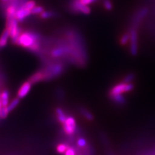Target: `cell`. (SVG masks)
<instances>
[{
  "label": "cell",
  "mask_w": 155,
  "mask_h": 155,
  "mask_svg": "<svg viewBox=\"0 0 155 155\" xmlns=\"http://www.w3.org/2000/svg\"><path fill=\"white\" fill-rule=\"evenodd\" d=\"M40 36L37 33L31 31L21 32L16 41V44L30 51L37 52L40 48Z\"/></svg>",
  "instance_id": "1"
},
{
  "label": "cell",
  "mask_w": 155,
  "mask_h": 155,
  "mask_svg": "<svg viewBox=\"0 0 155 155\" xmlns=\"http://www.w3.org/2000/svg\"><path fill=\"white\" fill-rule=\"evenodd\" d=\"M43 71L44 72L45 80H50L61 73L63 71V67L60 64H54L48 66Z\"/></svg>",
  "instance_id": "2"
},
{
  "label": "cell",
  "mask_w": 155,
  "mask_h": 155,
  "mask_svg": "<svg viewBox=\"0 0 155 155\" xmlns=\"http://www.w3.org/2000/svg\"><path fill=\"white\" fill-rule=\"evenodd\" d=\"M134 89V85L132 84L121 83L115 85L110 91V95L122 94L124 93H127Z\"/></svg>",
  "instance_id": "3"
},
{
  "label": "cell",
  "mask_w": 155,
  "mask_h": 155,
  "mask_svg": "<svg viewBox=\"0 0 155 155\" xmlns=\"http://www.w3.org/2000/svg\"><path fill=\"white\" fill-rule=\"evenodd\" d=\"M64 132L68 135H72L76 130V122L72 116H68L65 122L63 124Z\"/></svg>",
  "instance_id": "4"
},
{
  "label": "cell",
  "mask_w": 155,
  "mask_h": 155,
  "mask_svg": "<svg viewBox=\"0 0 155 155\" xmlns=\"http://www.w3.org/2000/svg\"><path fill=\"white\" fill-rule=\"evenodd\" d=\"M71 8L72 11L81 12L84 14H89L91 12L90 8L85 5L82 4L80 0H74L72 2Z\"/></svg>",
  "instance_id": "5"
},
{
  "label": "cell",
  "mask_w": 155,
  "mask_h": 155,
  "mask_svg": "<svg viewBox=\"0 0 155 155\" xmlns=\"http://www.w3.org/2000/svg\"><path fill=\"white\" fill-rule=\"evenodd\" d=\"M30 15H31V11L24 8L22 4L19 5L16 14V18L18 22H23Z\"/></svg>",
  "instance_id": "6"
},
{
  "label": "cell",
  "mask_w": 155,
  "mask_h": 155,
  "mask_svg": "<svg viewBox=\"0 0 155 155\" xmlns=\"http://www.w3.org/2000/svg\"><path fill=\"white\" fill-rule=\"evenodd\" d=\"M32 84L28 80L24 82L18 91V98H19V99L25 98V97L28 94L29 92H30L32 87Z\"/></svg>",
  "instance_id": "7"
},
{
  "label": "cell",
  "mask_w": 155,
  "mask_h": 155,
  "mask_svg": "<svg viewBox=\"0 0 155 155\" xmlns=\"http://www.w3.org/2000/svg\"><path fill=\"white\" fill-rule=\"evenodd\" d=\"M130 52L133 55H136L138 51L137 45V33L135 30H132L130 34Z\"/></svg>",
  "instance_id": "8"
},
{
  "label": "cell",
  "mask_w": 155,
  "mask_h": 155,
  "mask_svg": "<svg viewBox=\"0 0 155 155\" xmlns=\"http://www.w3.org/2000/svg\"><path fill=\"white\" fill-rule=\"evenodd\" d=\"M43 80H45V77L44 72H43V71L36 72V73L32 74L30 78L28 79V81H30L32 84L38 83V82H40Z\"/></svg>",
  "instance_id": "9"
},
{
  "label": "cell",
  "mask_w": 155,
  "mask_h": 155,
  "mask_svg": "<svg viewBox=\"0 0 155 155\" xmlns=\"http://www.w3.org/2000/svg\"><path fill=\"white\" fill-rule=\"evenodd\" d=\"M9 38V31L7 28H5V29L3 31L1 36H0V48L5 47L7 45Z\"/></svg>",
  "instance_id": "10"
},
{
  "label": "cell",
  "mask_w": 155,
  "mask_h": 155,
  "mask_svg": "<svg viewBox=\"0 0 155 155\" xmlns=\"http://www.w3.org/2000/svg\"><path fill=\"white\" fill-rule=\"evenodd\" d=\"M0 98L3 107H7L9 104V92L7 90H4L0 94Z\"/></svg>",
  "instance_id": "11"
},
{
  "label": "cell",
  "mask_w": 155,
  "mask_h": 155,
  "mask_svg": "<svg viewBox=\"0 0 155 155\" xmlns=\"http://www.w3.org/2000/svg\"><path fill=\"white\" fill-rule=\"evenodd\" d=\"M56 113L57 114L58 121H59L61 124H64L67 118L65 113H64V111L61 108H57L56 110Z\"/></svg>",
  "instance_id": "12"
},
{
  "label": "cell",
  "mask_w": 155,
  "mask_h": 155,
  "mask_svg": "<svg viewBox=\"0 0 155 155\" xmlns=\"http://www.w3.org/2000/svg\"><path fill=\"white\" fill-rule=\"evenodd\" d=\"M19 101H20V99L17 97V98L13 99L11 101V103H9V104L7 107V109L9 113L11 112L12 110H14L16 107L18 105V104H19Z\"/></svg>",
  "instance_id": "13"
},
{
  "label": "cell",
  "mask_w": 155,
  "mask_h": 155,
  "mask_svg": "<svg viewBox=\"0 0 155 155\" xmlns=\"http://www.w3.org/2000/svg\"><path fill=\"white\" fill-rule=\"evenodd\" d=\"M111 99L115 102L120 104H124L125 101V100L124 97L122 96V94H114V95H110Z\"/></svg>",
  "instance_id": "14"
},
{
  "label": "cell",
  "mask_w": 155,
  "mask_h": 155,
  "mask_svg": "<svg viewBox=\"0 0 155 155\" xmlns=\"http://www.w3.org/2000/svg\"><path fill=\"white\" fill-rule=\"evenodd\" d=\"M36 2L34 1V0H29V1H27L25 3H22V5L23 6L24 8H25L27 10H30V11H31V10L36 7Z\"/></svg>",
  "instance_id": "15"
},
{
  "label": "cell",
  "mask_w": 155,
  "mask_h": 155,
  "mask_svg": "<svg viewBox=\"0 0 155 155\" xmlns=\"http://www.w3.org/2000/svg\"><path fill=\"white\" fill-rule=\"evenodd\" d=\"M81 113L83 114L84 117L88 120H92L93 119V116L92 114L88 110H87L85 108H81L80 109Z\"/></svg>",
  "instance_id": "16"
},
{
  "label": "cell",
  "mask_w": 155,
  "mask_h": 155,
  "mask_svg": "<svg viewBox=\"0 0 155 155\" xmlns=\"http://www.w3.org/2000/svg\"><path fill=\"white\" fill-rule=\"evenodd\" d=\"M68 147H69V146H68V145H67L65 143H60L57 146L56 151L58 153H60V154L65 153V151H67Z\"/></svg>",
  "instance_id": "17"
},
{
  "label": "cell",
  "mask_w": 155,
  "mask_h": 155,
  "mask_svg": "<svg viewBox=\"0 0 155 155\" xmlns=\"http://www.w3.org/2000/svg\"><path fill=\"white\" fill-rule=\"evenodd\" d=\"M130 34L129 33H125L124 35H123V36L120 39V43L121 45H124L127 43L129 40H130Z\"/></svg>",
  "instance_id": "18"
},
{
  "label": "cell",
  "mask_w": 155,
  "mask_h": 155,
  "mask_svg": "<svg viewBox=\"0 0 155 155\" xmlns=\"http://www.w3.org/2000/svg\"><path fill=\"white\" fill-rule=\"evenodd\" d=\"M44 11V9L41 6H36L31 10V14H40Z\"/></svg>",
  "instance_id": "19"
},
{
  "label": "cell",
  "mask_w": 155,
  "mask_h": 155,
  "mask_svg": "<svg viewBox=\"0 0 155 155\" xmlns=\"http://www.w3.org/2000/svg\"><path fill=\"white\" fill-rule=\"evenodd\" d=\"M54 14L53 12L50 11H43L42 13L40 14V17L43 19H47L52 17Z\"/></svg>",
  "instance_id": "20"
},
{
  "label": "cell",
  "mask_w": 155,
  "mask_h": 155,
  "mask_svg": "<svg viewBox=\"0 0 155 155\" xmlns=\"http://www.w3.org/2000/svg\"><path fill=\"white\" fill-rule=\"evenodd\" d=\"M8 114H9V112L7 109V107H3L1 110V114H0V117H1V119H5L7 117Z\"/></svg>",
  "instance_id": "21"
},
{
  "label": "cell",
  "mask_w": 155,
  "mask_h": 155,
  "mask_svg": "<svg viewBox=\"0 0 155 155\" xmlns=\"http://www.w3.org/2000/svg\"><path fill=\"white\" fill-rule=\"evenodd\" d=\"M134 78V75L133 74H129L126 76L124 79V83L129 84L130 83Z\"/></svg>",
  "instance_id": "22"
},
{
  "label": "cell",
  "mask_w": 155,
  "mask_h": 155,
  "mask_svg": "<svg viewBox=\"0 0 155 155\" xmlns=\"http://www.w3.org/2000/svg\"><path fill=\"white\" fill-rule=\"evenodd\" d=\"M77 144H78V146H79L80 147H84L87 145L86 140L84 138H80L78 140Z\"/></svg>",
  "instance_id": "23"
},
{
  "label": "cell",
  "mask_w": 155,
  "mask_h": 155,
  "mask_svg": "<svg viewBox=\"0 0 155 155\" xmlns=\"http://www.w3.org/2000/svg\"><path fill=\"white\" fill-rule=\"evenodd\" d=\"M104 7L108 11H110L113 8V5L110 0H104Z\"/></svg>",
  "instance_id": "24"
},
{
  "label": "cell",
  "mask_w": 155,
  "mask_h": 155,
  "mask_svg": "<svg viewBox=\"0 0 155 155\" xmlns=\"http://www.w3.org/2000/svg\"><path fill=\"white\" fill-rule=\"evenodd\" d=\"M65 155H76V154L75 150L72 147L69 146L65 153Z\"/></svg>",
  "instance_id": "25"
},
{
  "label": "cell",
  "mask_w": 155,
  "mask_h": 155,
  "mask_svg": "<svg viewBox=\"0 0 155 155\" xmlns=\"http://www.w3.org/2000/svg\"><path fill=\"white\" fill-rule=\"evenodd\" d=\"M97 0H80V2L84 5H87L93 3L95 2H96Z\"/></svg>",
  "instance_id": "26"
},
{
  "label": "cell",
  "mask_w": 155,
  "mask_h": 155,
  "mask_svg": "<svg viewBox=\"0 0 155 155\" xmlns=\"http://www.w3.org/2000/svg\"><path fill=\"white\" fill-rule=\"evenodd\" d=\"M1 1L3 2H9V1H14V0H1Z\"/></svg>",
  "instance_id": "27"
}]
</instances>
